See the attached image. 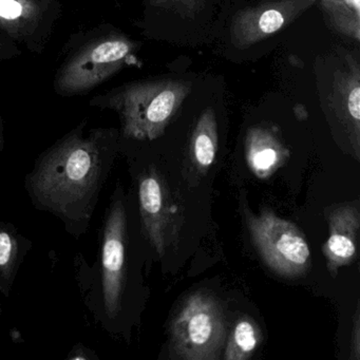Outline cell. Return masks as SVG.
<instances>
[{"mask_svg": "<svg viewBox=\"0 0 360 360\" xmlns=\"http://www.w3.org/2000/svg\"><path fill=\"white\" fill-rule=\"evenodd\" d=\"M39 9L34 0H0V26L20 30L34 22Z\"/></svg>", "mask_w": 360, "mask_h": 360, "instance_id": "2e32d148", "label": "cell"}, {"mask_svg": "<svg viewBox=\"0 0 360 360\" xmlns=\"http://www.w3.org/2000/svg\"><path fill=\"white\" fill-rule=\"evenodd\" d=\"M359 311H356L355 315V321H354V330H353V337L354 340H352V352H353V355H352V358L353 359L358 360L359 359Z\"/></svg>", "mask_w": 360, "mask_h": 360, "instance_id": "d6986e66", "label": "cell"}, {"mask_svg": "<svg viewBox=\"0 0 360 360\" xmlns=\"http://www.w3.org/2000/svg\"><path fill=\"white\" fill-rule=\"evenodd\" d=\"M4 149V136L3 131H1V128H0V153H3Z\"/></svg>", "mask_w": 360, "mask_h": 360, "instance_id": "ffe728a7", "label": "cell"}, {"mask_svg": "<svg viewBox=\"0 0 360 360\" xmlns=\"http://www.w3.org/2000/svg\"><path fill=\"white\" fill-rule=\"evenodd\" d=\"M248 227L264 262L282 277L298 278L311 266V250L303 233L271 210L248 212Z\"/></svg>", "mask_w": 360, "mask_h": 360, "instance_id": "5b68a950", "label": "cell"}, {"mask_svg": "<svg viewBox=\"0 0 360 360\" xmlns=\"http://www.w3.org/2000/svg\"><path fill=\"white\" fill-rule=\"evenodd\" d=\"M326 107L335 121L343 128L356 155L360 143V66L347 54L345 66L337 69L326 96Z\"/></svg>", "mask_w": 360, "mask_h": 360, "instance_id": "9c48e42d", "label": "cell"}, {"mask_svg": "<svg viewBox=\"0 0 360 360\" xmlns=\"http://www.w3.org/2000/svg\"><path fill=\"white\" fill-rule=\"evenodd\" d=\"M33 242L10 222L0 221V294L11 296L14 282Z\"/></svg>", "mask_w": 360, "mask_h": 360, "instance_id": "7c38bea8", "label": "cell"}, {"mask_svg": "<svg viewBox=\"0 0 360 360\" xmlns=\"http://www.w3.org/2000/svg\"><path fill=\"white\" fill-rule=\"evenodd\" d=\"M1 314H3V305L0 303V316H1Z\"/></svg>", "mask_w": 360, "mask_h": 360, "instance_id": "44dd1931", "label": "cell"}, {"mask_svg": "<svg viewBox=\"0 0 360 360\" xmlns=\"http://www.w3.org/2000/svg\"><path fill=\"white\" fill-rule=\"evenodd\" d=\"M218 125L214 109L206 108L202 112L191 134L189 159L198 174H204L210 169L218 153Z\"/></svg>", "mask_w": 360, "mask_h": 360, "instance_id": "4fadbf2b", "label": "cell"}, {"mask_svg": "<svg viewBox=\"0 0 360 360\" xmlns=\"http://www.w3.org/2000/svg\"><path fill=\"white\" fill-rule=\"evenodd\" d=\"M191 91L182 79L136 82L115 91L105 104L121 117L126 140L155 141L163 136Z\"/></svg>", "mask_w": 360, "mask_h": 360, "instance_id": "3957f363", "label": "cell"}, {"mask_svg": "<svg viewBox=\"0 0 360 360\" xmlns=\"http://www.w3.org/2000/svg\"><path fill=\"white\" fill-rule=\"evenodd\" d=\"M120 150L113 130L83 127L69 132L44 151L25 176V189L39 212L58 218L79 240L90 227L100 195Z\"/></svg>", "mask_w": 360, "mask_h": 360, "instance_id": "6da1fadb", "label": "cell"}, {"mask_svg": "<svg viewBox=\"0 0 360 360\" xmlns=\"http://www.w3.org/2000/svg\"><path fill=\"white\" fill-rule=\"evenodd\" d=\"M324 20L335 31L351 37L360 39L359 6L353 0H318Z\"/></svg>", "mask_w": 360, "mask_h": 360, "instance_id": "5bb4252c", "label": "cell"}, {"mask_svg": "<svg viewBox=\"0 0 360 360\" xmlns=\"http://www.w3.org/2000/svg\"><path fill=\"white\" fill-rule=\"evenodd\" d=\"M68 360H98V357L96 355V351L90 349L87 345L84 343H77L75 347L69 352V355L67 356Z\"/></svg>", "mask_w": 360, "mask_h": 360, "instance_id": "ac0fdd59", "label": "cell"}, {"mask_svg": "<svg viewBox=\"0 0 360 360\" xmlns=\"http://www.w3.org/2000/svg\"><path fill=\"white\" fill-rule=\"evenodd\" d=\"M131 248L129 199L117 185L103 217L94 264L82 254L73 261L84 304L94 322L111 335L124 333L128 321Z\"/></svg>", "mask_w": 360, "mask_h": 360, "instance_id": "7a4b0ae2", "label": "cell"}, {"mask_svg": "<svg viewBox=\"0 0 360 360\" xmlns=\"http://www.w3.org/2000/svg\"><path fill=\"white\" fill-rule=\"evenodd\" d=\"M150 5L184 18H193L199 10L200 0H151Z\"/></svg>", "mask_w": 360, "mask_h": 360, "instance_id": "e0dca14e", "label": "cell"}, {"mask_svg": "<svg viewBox=\"0 0 360 360\" xmlns=\"http://www.w3.org/2000/svg\"><path fill=\"white\" fill-rule=\"evenodd\" d=\"M317 1L271 0L241 10L231 20V44L237 49H248L290 26Z\"/></svg>", "mask_w": 360, "mask_h": 360, "instance_id": "ba28073f", "label": "cell"}, {"mask_svg": "<svg viewBox=\"0 0 360 360\" xmlns=\"http://www.w3.org/2000/svg\"><path fill=\"white\" fill-rule=\"evenodd\" d=\"M260 341L261 330L256 322L250 318H240L227 340L224 359H250L260 345Z\"/></svg>", "mask_w": 360, "mask_h": 360, "instance_id": "9a60e30c", "label": "cell"}, {"mask_svg": "<svg viewBox=\"0 0 360 360\" xmlns=\"http://www.w3.org/2000/svg\"><path fill=\"white\" fill-rule=\"evenodd\" d=\"M225 338L222 307L204 292L191 295L170 324V349L180 359H219Z\"/></svg>", "mask_w": 360, "mask_h": 360, "instance_id": "277c9868", "label": "cell"}, {"mask_svg": "<svg viewBox=\"0 0 360 360\" xmlns=\"http://www.w3.org/2000/svg\"><path fill=\"white\" fill-rule=\"evenodd\" d=\"M136 45L125 37H109L88 46L60 72L56 83L65 96L92 89L134 60Z\"/></svg>", "mask_w": 360, "mask_h": 360, "instance_id": "8992f818", "label": "cell"}, {"mask_svg": "<svg viewBox=\"0 0 360 360\" xmlns=\"http://www.w3.org/2000/svg\"><path fill=\"white\" fill-rule=\"evenodd\" d=\"M330 236L323 245L328 267L336 276L338 269L355 261L357 257L360 216L357 206L345 204L328 214Z\"/></svg>", "mask_w": 360, "mask_h": 360, "instance_id": "30bf717a", "label": "cell"}, {"mask_svg": "<svg viewBox=\"0 0 360 360\" xmlns=\"http://www.w3.org/2000/svg\"><path fill=\"white\" fill-rule=\"evenodd\" d=\"M245 153L248 166L258 178L271 176L288 157V149L275 130L255 126L246 134Z\"/></svg>", "mask_w": 360, "mask_h": 360, "instance_id": "8fae6325", "label": "cell"}, {"mask_svg": "<svg viewBox=\"0 0 360 360\" xmlns=\"http://www.w3.org/2000/svg\"><path fill=\"white\" fill-rule=\"evenodd\" d=\"M139 214L141 226L147 241L160 258L176 241L179 233L176 208L167 185L153 166L136 172Z\"/></svg>", "mask_w": 360, "mask_h": 360, "instance_id": "52a82bcc", "label": "cell"}]
</instances>
